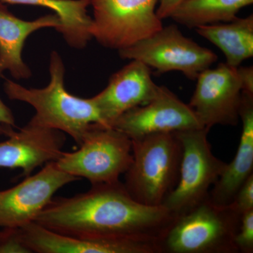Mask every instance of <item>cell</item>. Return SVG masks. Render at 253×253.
Returning a JSON list of instances; mask_svg holds the SVG:
<instances>
[{
    "mask_svg": "<svg viewBox=\"0 0 253 253\" xmlns=\"http://www.w3.org/2000/svg\"><path fill=\"white\" fill-rule=\"evenodd\" d=\"M229 206L240 215L253 210V174L241 186Z\"/></svg>",
    "mask_w": 253,
    "mask_h": 253,
    "instance_id": "22",
    "label": "cell"
},
{
    "mask_svg": "<svg viewBox=\"0 0 253 253\" xmlns=\"http://www.w3.org/2000/svg\"><path fill=\"white\" fill-rule=\"evenodd\" d=\"M112 127L131 139L156 133L176 132L205 128L189 104L165 86L147 104L123 113Z\"/></svg>",
    "mask_w": 253,
    "mask_h": 253,
    "instance_id": "11",
    "label": "cell"
},
{
    "mask_svg": "<svg viewBox=\"0 0 253 253\" xmlns=\"http://www.w3.org/2000/svg\"><path fill=\"white\" fill-rule=\"evenodd\" d=\"M78 180L52 161L16 186L0 191V229H20L35 221L60 189Z\"/></svg>",
    "mask_w": 253,
    "mask_h": 253,
    "instance_id": "9",
    "label": "cell"
},
{
    "mask_svg": "<svg viewBox=\"0 0 253 253\" xmlns=\"http://www.w3.org/2000/svg\"><path fill=\"white\" fill-rule=\"evenodd\" d=\"M132 162V142L112 126L92 124L83 134L79 149L64 152L55 161L63 172L91 185L120 181Z\"/></svg>",
    "mask_w": 253,
    "mask_h": 253,
    "instance_id": "5",
    "label": "cell"
},
{
    "mask_svg": "<svg viewBox=\"0 0 253 253\" xmlns=\"http://www.w3.org/2000/svg\"><path fill=\"white\" fill-rule=\"evenodd\" d=\"M16 129L17 126L12 111L0 98V136L7 137Z\"/></svg>",
    "mask_w": 253,
    "mask_h": 253,
    "instance_id": "23",
    "label": "cell"
},
{
    "mask_svg": "<svg viewBox=\"0 0 253 253\" xmlns=\"http://www.w3.org/2000/svg\"><path fill=\"white\" fill-rule=\"evenodd\" d=\"M62 131L28 123L0 142V169H21L26 177L39 167L56 161L63 153Z\"/></svg>",
    "mask_w": 253,
    "mask_h": 253,
    "instance_id": "13",
    "label": "cell"
},
{
    "mask_svg": "<svg viewBox=\"0 0 253 253\" xmlns=\"http://www.w3.org/2000/svg\"><path fill=\"white\" fill-rule=\"evenodd\" d=\"M234 243L238 253H253V210L241 215Z\"/></svg>",
    "mask_w": 253,
    "mask_h": 253,
    "instance_id": "20",
    "label": "cell"
},
{
    "mask_svg": "<svg viewBox=\"0 0 253 253\" xmlns=\"http://www.w3.org/2000/svg\"><path fill=\"white\" fill-rule=\"evenodd\" d=\"M185 0H159L156 14L161 20L170 17L171 14Z\"/></svg>",
    "mask_w": 253,
    "mask_h": 253,
    "instance_id": "24",
    "label": "cell"
},
{
    "mask_svg": "<svg viewBox=\"0 0 253 253\" xmlns=\"http://www.w3.org/2000/svg\"><path fill=\"white\" fill-rule=\"evenodd\" d=\"M132 162L125 187L137 202L162 206L179 180L182 148L176 132L156 133L131 139Z\"/></svg>",
    "mask_w": 253,
    "mask_h": 253,
    "instance_id": "3",
    "label": "cell"
},
{
    "mask_svg": "<svg viewBox=\"0 0 253 253\" xmlns=\"http://www.w3.org/2000/svg\"><path fill=\"white\" fill-rule=\"evenodd\" d=\"M61 27L57 15L47 14L33 21L16 17L0 1V76L9 71L16 80L28 79L31 69L23 61L22 52L28 37L43 28Z\"/></svg>",
    "mask_w": 253,
    "mask_h": 253,
    "instance_id": "15",
    "label": "cell"
},
{
    "mask_svg": "<svg viewBox=\"0 0 253 253\" xmlns=\"http://www.w3.org/2000/svg\"><path fill=\"white\" fill-rule=\"evenodd\" d=\"M207 128L176 131L182 156L179 180L162 206L177 216L187 212L208 196L225 169L226 163L213 154Z\"/></svg>",
    "mask_w": 253,
    "mask_h": 253,
    "instance_id": "6",
    "label": "cell"
},
{
    "mask_svg": "<svg viewBox=\"0 0 253 253\" xmlns=\"http://www.w3.org/2000/svg\"><path fill=\"white\" fill-rule=\"evenodd\" d=\"M253 0H185L171 14L174 22L191 28L229 22Z\"/></svg>",
    "mask_w": 253,
    "mask_h": 253,
    "instance_id": "19",
    "label": "cell"
},
{
    "mask_svg": "<svg viewBox=\"0 0 253 253\" xmlns=\"http://www.w3.org/2000/svg\"><path fill=\"white\" fill-rule=\"evenodd\" d=\"M241 215L208 196L176 216L161 239L162 253H236L234 239Z\"/></svg>",
    "mask_w": 253,
    "mask_h": 253,
    "instance_id": "4",
    "label": "cell"
},
{
    "mask_svg": "<svg viewBox=\"0 0 253 253\" xmlns=\"http://www.w3.org/2000/svg\"><path fill=\"white\" fill-rule=\"evenodd\" d=\"M158 89L151 77V68L131 60L114 73L106 87L92 98L106 126H112L123 113L154 99Z\"/></svg>",
    "mask_w": 253,
    "mask_h": 253,
    "instance_id": "14",
    "label": "cell"
},
{
    "mask_svg": "<svg viewBox=\"0 0 253 253\" xmlns=\"http://www.w3.org/2000/svg\"><path fill=\"white\" fill-rule=\"evenodd\" d=\"M159 0H89L91 34L101 45L122 49L163 28L156 14Z\"/></svg>",
    "mask_w": 253,
    "mask_h": 253,
    "instance_id": "8",
    "label": "cell"
},
{
    "mask_svg": "<svg viewBox=\"0 0 253 253\" xmlns=\"http://www.w3.org/2000/svg\"><path fill=\"white\" fill-rule=\"evenodd\" d=\"M123 59L136 60L158 73H182L191 81L217 60L212 51L184 36L176 25L163 27L132 45L118 50Z\"/></svg>",
    "mask_w": 253,
    "mask_h": 253,
    "instance_id": "7",
    "label": "cell"
},
{
    "mask_svg": "<svg viewBox=\"0 0 253 253\" xmlns=\"http://www.w3.org/2000/svg\"><path fill=\"white\" fill-rule=\"evenodd\" d=\"M194 30L224 53L226 64L231 67H239L253 56V14L237 17L229 22L199 26Z\"/></svg>",
    "mask_w": 253,
    "mask_h": 253,
    "instance_id": "18",
    "label": "cell"
},
{
    "mask_svg": "<svg viewBox=\"0 0 253 253\" xmlns=\"http://www.w3.org/2000/svg\"><path fill=\"white\" fill-rule=\"evenodd\" d=\"M242 132L235 157L221 173L208 194L213 204H231L241 186L253 174V95L242 92L240 110Z\"/></svg>",
    "mask_w": 253,
    "mask_h": 253,
    "instance_id": "16",
    "label": "cell"
},
{
    "mask_svg": "<svg viewBox=\"0 0 253 253\" xmlns=\"http://www.w3.org/2000/svg\"><path fill=\"white\" fill-rule=\"evenodd\" d=\"M176 215L163 206L137 202L120 181L91 185L72 197L52 199L36 222L76 237L141 238L159 240Z\"/></svg>",
    "mask_w": 253,
    "mask_h": 253,
    "instance_id": "1",
    "label": "cell"
},
{
    "mask_svg": "<svg viewBox=\"0 0 253 253\" xmlns=\"http://www.w3.org/2000/svg\"><path fill=\"white\" fill-rule=\"evenodd\" d=\"M238 73L241 85H242V92L246 94L253 95V66L249 67L237 68Z\"/></svg>",
    "mask_w": 253,
    "mask_h": 253,
    "instance_id": "25",
    "label": "cell"
},
{
    "mask_svg": "<svg viewBox=\"0 0 253 253\" xmlns=\"http://www.w3.org/2000/svg\"><path fill=\"white\" fill-rule=\"evenodd\" d=\"M24 244L38 253H161L158 240L141 238L76 237L60 234L36 221L19 229Z\"/></svg>",
    "mask_w": 253,
    "mask_h": 253,
    "instance_id": "12",
    "label": "cell"
},
{
    "mask_svg": "<svg viewBox=\"0 0 253 253\" xmlns=\"http://www.w3.org/2000/svg\"><path fill=\"white\" fill-rule=\"evenodd\" d=\"M21 238L19 229H0V253H31Z\"/></svg>",
    "mask_w": 253,
    "mask_h": 253,
    "instance_id": "21",
    "label": "cell"
},
{
    "mask_svg": "<svg viewBox=\"0 0 253 253\" xmlns=\"http://www.w3.org/2000/svg\"><path fill=\"white\" fill-rule=\"evenodd\" d=\"M64 63L59 53L50 56L49 84L41 89L25 87L6 79L5 94L9 99L22 101L34 108L36 114L30 123L62 131L79 146L82 137L92 124L106 126L92 97H78L65 87Z\"/></svg>",
    "mask_w": 253,
    "mask_h": 253,
    "instance_id": "2",
    "label": "cell"
},
{
    "mask_svg": "<svg viewBox=\"0 0 253 253\" xmlns=\"http://www.w3.org/2000/svg\"><path fill=\"white\" fill-rule=\"evenodd\" d=\"M4 4L40 6L51 10L57 15L61 27L58 32L66 43L81 49L92 39V18L88 14L89 0H0Z\"/></svg>",
    "mask_w": 253,
    "mask_h": 253,
    "instance_id": "17",
    "label": "cell"
},
{
    "mask_svg": "<svg viewBox=\"0 0 253 253\" xmlns=\"http://www.w3.org/2000/svg\"><path fill=\"white\" fill-rule=\"evenodd\" d=\"M189 106L204 127L236 126L240 119L242 85L237 68L221 63L202 71Z\"/></svg>",
    "mask_w": 253,
    "mask_h": 253,
    "instance_id": "10",
    "label": "cell"
}]
</instances>
